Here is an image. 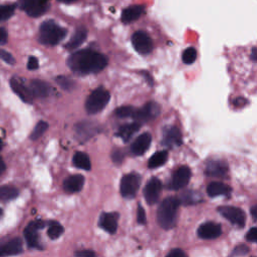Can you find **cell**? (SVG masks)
I'll use <instances>...</instances> for the list:
<instances>
[{
    "instance_id": "6da1fadb",
    "label": "cell",
    "mask_w": 257,
    "mask_h": 257,
    "mask_svg": "<svg viewBox=\"0 0 257 257\" xmlns=\"http://www.w3.org/2000/svg\"><path fill=\"white\" fill-rule=\"evenodd\" d=\"M108 64L106 55L91 49H83L73 53L68 59L69 68L78 75L96 74Z\"/></svg>"
},
{
    "instance_id": "7a4b0ae2",
    "label": "cell",
    "mask_w": 257,
    "mask_h": 257,
    "mask_svg": "<svg viewBox=\"0 0 257 257\" xmlns=\"http://www.w3.org/2000/svg\"><path fill=\"white\" fill-rule=\"evenodd\" d=\"M180 204V200L177 197L166 198L161 203L157 213L158 223L161 227L164 229H171L175 226Z\"/></svg>"
},
{
    "instance_id": "3957f363",
    "label": "cell",
    "mask_w": 257,
    "mask_h": 257,
    "mask_svg": "<svg viewBox=\"0 0 257 257\" xmlns=\"http://www.w3.org/2000/svg\"><path fill=\"white\" fill-rule=\"evenodd\" d=\"M67 36V29L59 26L53 20H47L42 23L40 27L39 41L44 45H56Z\"/></svg>"
},
{
    "instance_id": "277c9868",
    "label": "cell",
    "mask_w": 257,
    "mask_h": 257,
    "mask_svg": "<svg viewBox=\"0 0 257 257\" xmlns=\"http://www.w3.org/2000/svg\"><path fill=\"white\" fill-rule=\"evenodd\" d=\"M110 99H111V94L107 89L103 87L94 89L87 96L86 102V110L87 114L94 115L100 113L106 108V106L110 102Z\"/></svg>"
},
{
    "instance_id": "5b68a950",
    "label": "cell",
    "mask_w": 257,
    "mask_h": 257,
    "mask_svg": "<svg viewBox=\"0 0 257 257\" xmlns=\"http://www.w3.org/2000/svg\"><path fill=\"white\" fill-rule=\"evenodd\" d=\"M18 5L30 17H40L49 8L48 0H18Z\"/></svg>"
},
{
    "instance_id": "8992f818",
    "label": "cell",
    "mask_w": 257,
    "mask_h": 257,
    "mask_svg": "<svg viewBox=\"0 0 257 257\" xmlns=\"http://www.w3.org/2000/svg\"><path fill=\"white\" fill-rule=\"evenodd\" d=\"M141 185V177L138 174L131 173L123 177L120 185V191L123 197L133 198Z\"/></svg>"
},
{
    "instance_id": "52a82bcc",
    "label": "cell",
    "mask_w": 257,
    "mask_h": 257,
    "mask_svg": "<svg viewBox=\"0 0 257 257\" xmlns=\"http://www.w3.org/2000/svg\"><path fill=\"white\" fill-rule=\"evenodd\" d=\"M44 226H45V223L43 220H35L27 225L23 233L29 248L43 249V246L40 243V237L38 232L39 230L43 229Z\"/></svg>"
},
{
    "instance_id": "ba28073f",
    "label": "cell",
    "mask_w": 257,
    "mask_h": 257,
    "mask_svg": "<svg viewBox=\"0 0 257 257\" xmlns=\"http://www.w3.org/2000/svg\"><path fill=\"white\" fill-rule=\"evenodd\" d=\"M218 212L230 223L237 227H244L246 216L243 210L233 206H221L218 208Z\"/></svg>"
},
{
    "instance_id": "9c48e42d",
    "label": "cell",
    "mask_w": 257,
    "mask_h": 257,
    "mask_svg": "<svg viewBox=\"0 0 257 257\" xmlns=\"http://www.w3.org/2000/svg\"><path fill=\"white\" fill-rule=\"evenodd\" d=\"M160 112H161L160 106L157 103L150 102V103L146 104L143 108L136 110L133 118L139 124L147 123V122H150V121L154 120L155 118H157L159 116Z\"/></svg>"
},
{
    "instance_id": "30bf717a",
    "label": "cell",
    "mask_w": 257,
    "mask_h": 257,
    "mask_svg": "<svg viewBox=\"0 0 257 257\" xmlns=\"http://www.w3.org/2000/svg\"><path fill=\"white\" fill-rule=\"evenodd\" d=\"M134 48L140 54H149L153 50V42L144 31H137L132 37Z\"/></svg>"
},
{
    "instance_id": "8fae6325",
    "label": "cell",
    "mask_w": 257,
    "mask_h": 257,
    "mask_svg": "<svg viewBox=\"0 0 257 257\" xmlns=\"http://www.w3.org/2000/svg\"><path fill=\"white\" fill-rule=\"evenodd\" d=\"M228 172V165L226 161L222 159H210L207 161L205 174L209 177L223 178Z\"/></svg>"
},
{
    "instance_id": "7c38bea8",
    "label": "cell",
    "mask_w": 257,
    "mask_h": 257,
    "mask_svg": "<svg viewBox=\"0 0 257 257\" xmlns=\"http://www.w3.org/2000/svg\"><path fill=\"white\" fill-rule=\"evenodd\" d=\"M161 191H162V182L158 178H152L144 189V197L149 205H153L158 202Z\"/></svg>"
},
{
    "instance_id": "4fadbf2b",
    "label": "cell",
    "mask_w": 257,
    "mask_h": 257,
    "mask_svg": "<svg viewBox=\"0 0 257 257\" xmlns=\"http://www.w3.org/2000/svg\"><path fill=\"white\" fill-rule=\"evenodd\" d=\"M190 178H191V170L187 166H182L173 173L168 188L172 190H180L189 183Z\"/></svg>"
},
{
    "instance_id": "5bb4252c",
    "label": "cell",
    "mask_w": 257,
    "mask_h": 257,
    "mask_svg": "<svg viewBox=\"0 0 257 257\" xmlns=\"http://www.w3.org/2000/svg\"><path fill=\"white\" fill-rule=\"evenodd\" d=\"M182 144V135L175 126H168L163 130L162 145L168 148H176Z\"/></svg>"
},
{
    "instance_id": "9a60e30c",
    "label": "cell",
    "mask_w": 257,
    "mask_h": 257,
    "mask_svg": "<svg viewBox=\"0 0 257 257\" xmlns=\"http://www.w3.org/2000/svg\"><path fill=\"white\" fill-rule=\"evenodd\" d=\"M222 233L220 224L215 222L203 223L198 228V236L205 240H212L218 238Z\"/></svg>"
},
{
    "instance_id": "2e32d148",
    "label": "cell",
    "mask_w": 257,
    "mask_h": 257,
    "mask_svg": "<svg viewBox=\"0 0 257 257\" xmlns=\"http://www.w3.org/2000/svg\"><path fill=\"white\" fill-rule=\"evenodd\" d=\"M10 86L12 90L19 96V98L26 104H32L34 102V95L31 94L28 86L18 78H12L10 80Z\"/></svg>"
},
{
    "instance_id": "e0dca14e",
    "label": "cell",
    "mask_w": 257,
    "mask_h": 257,
    "mask_svg": "<svg viewBox=\"0 0 257 257\" xmlns=\"http://www.w3.org/2000/svg\"><path fill=\"white\" fill-rule=\"evenodd\" d=\"M28 88H29L31 94L34 95V98L44 99V98H47L51 92L50 86L47 83L41 81V80L31 81L29 83Z\"/></svg>"
},
{
    "instance_id": "ac0fdd59",
    "label": "cell",
    "mask_w": 257,
    "mask_h": 257,
    "mask_svg": "<svg viewBox=\"0 0 257 257\" xmlns=\"http://www.w3.org/2000/svg\"><path fill=\"white\" fill-rule=\"evenodd\" d=\"M22 240L19 237L10 239L5 243L0 244V257L18 255L22 253Z\"/></svg>"
},
{
    "instance_id": "d6986e66",
    "label": "cell",
    "mask_w": 257,
    "mask_h": 257,
    "mask_svg": "<svg viewBox=\"0 0 257 257\" xmlns=\"http://www.w3.org/2000/svg\"><path fill=\"white\" fill-rule=\"evenodd\" d=\"M96 132H98V127H96V125L87 122L80 123L76 128L77 138L80 140V142H86Z\"/></svg>"
},
{
    "instance_id": "ffe728a7",
    "label": "cell",
    "mask_w": 257,
    "mask_h": 257,
    "mask_svg": "<svg viewBox=\"0 0 257 257\" xmlns=\"http://www.w3.org/2000/svg\"><path fill=\"white\" fill-rule=\"evenodd\" d=\"M119 214L118 213H103L100 218V226L107 232L114 234L118 228Z\"/></svg>"
},
{
    "instance_id": "44dd1931",
    "label": "cell",
    "mask_w": 257,
    "mask_h": 257,
    "mask_svg": "<svg viewBox=\"0 0 257 257\" xmlns=\"http://www.w3.org/2000/svg\"><path fill=\"white\" fill-rule=\"evenodd\" d=\"M152 142V136L149 133L140 135L131 146V152L135 156H142L150 147Z\"/></svg>"
},
{
    "instance_id": "7402d4cb",
    "label": "cell",
    "mask_w": 257,
    "mask_h": 257,
    "mask_svg": "<svg viewBox=\"0 0 257 257\" xmlns=\"http://www.w3.org/2000/svg\"><path fill=\"white\" fill-rule=\"evenodd\" d=\"M85 184V178L82 175H73L63 182V189L68 193L80 192Z\"/></svg>"
},
{
    "instance_id": "603a6c76",
    "label": "cell",
    "mask_w": 257,
    "mask_h": 257,
    "mask_svg": "<svg viewBox=\"0 0 257 257\" xmlns=\"http://www.w3.org/2000/svg\"><path fill=\"white\" fill-rule=\"evenodd\" d=\"M144 11H145V7L143 5H133L128 7L123 11L122 21L126 24L134 22L142 16Z\"/></svg>"
},
{
    "instance_id": "cb8c5ba5",
    "label": "cell",
    "mask_w": 257,
    "mask_h": 257,
    "mask_svg": "<svg viewBox=\"0 0 257 257\" xmlns=\"http://www.w3.org/2000/svg\"><path fill=\"white\" fill-rule=\"evenodd\" d=\"M231 193V188L226 184L220 182H212L207 187V194L210 197L228 196Z\"/></svg>"
},
{
    "instance_id": "d4e9b609",
    "label": "cell",
    "mask_w": 257,
    "mask_h": 257,
    "mask_svg": "<svg viewBox=\"0 0 257 257\" xmlns=\"http://www.w3.org/2000/svg\"><path fill=\"white\" fill-rule=\"evenodd\" d=\"M141 124L139 123H133V124H128L125 126H122L117 133V136L120 137L124 142H128L130 140L139 130H140Z\"/></svg>"
},
{
    "instance_id": "484cf974",
    "label": "cell",
    "mask_w": 257,
    "mask_h": 257,
    "mask_svg": "<svg viewBox=\"0 0 257 257\" xmlns=\"http://www.w3.org/2000/svg\"><path fill=\"white\" fill-rule=\"evenodd\" d=\"M87 37V30L85 27H80L76 30L75 35L71 39V41L66 44V48L68 50H73L81 46Z\"/></svg>"
},
{
    "instance_id": "4316f807",
    "label": "cell",
    "mask_w": 257,
    "mask_h": 257,
    "mask_svg": "<svg viewBox=\"0 0 257 257\" xmlns=\"http://www.w3.org/2000/svg\"><path fill=\"white\" fill-rule=\"evenodd\" d=\"M73 163L76 167L88 171L91 168L90 165V161H89V157L83 152H77L73 158Z\"/></svg>"
},
{
    "instance_id": "83f0119b",
    "label": "cell",
    "mask_w": 257,
    "mask_h": 257,
    "mask_svg": "<svg viewBox=\"0 0 257 257\" xmlns=\"http://www.w3.org/2000/svg\"><path fill=\"white\" fill-rule=\"evenodd\" d=\"M167 159H168V152L167 151H159L150 158L148 167L150 169H156L160 166L164 165L167 162Z\"/></svg>"
},
{
    "instance_id": "f1b7e54d",
    "label": "cell",
    "mask_w": 257,
    "mask_h": 257,
    "mask_svg": "<svg viewBox=\"0 0 257 257\" xmlns=\"http://www.w3.org/2000/svg\"><path fill=\"white\" fill-rule=\"evenodd\" d=\"M19 194L17 188L13 186H2L0 187V201L8 202L15 199Z\"/></svg>"
},
{
    "instance_id": "f546056e",
    "label": "cell",
    "mask_w": 257,
    "mask_h": 257,
    "mask_svg": "<svg viewBox=\"0 0 257 257\" xmlns=\"http://www.w3.org/2000/svg\"><path fill=\"white\" fill-rule=\"evenodd\" d=\"M15 9H16L15 3L0 5V22H3L9 19L14 14Z\"/></svg>"
},
{
    "instance_id": "4dcf8cb0",
    "label": "cell",
    "mask_w": 257,
    "mask_h": 257,
    "mask_svg": "<svg viewBox=\"0 0 257 257\" xmlns=\"http://www.w3.org/2000/svg\"><path fill=\"white\" fill-rule=\"evenodd\" d=\"M63 231H64V229L59 223L52 221V222L49 223L47 235L50 239H57L58 237H60L62 235Z\"/></svg>"
},
{
    "instance_id": "1f68e13d",
    "label": "cell",
    "mask_w": 257,
    "mask_h": 257,
    "mask_svg": "<svg viewBox=\"0 0 257 257\" xmlns=\"http://www.w3.org/2000/svg\"><path fill=\"white\" fill-rule=\"evenodd\" d=\"M48 128V124L46 122H43V121H41L37 126L36 128H34V131H32V133L30 134V139L31 140H38L40 139Z\"/></svg>"
},
{
    "instance_id": "d6a6232c",
    "label": "cell",
    "mask_w": 257,
    "mask_h": 257,
    "mask_svg": "<svg viewBox=\"0 0 257 257\" xmlns=\"http://www.w3.org/2000/svg\"><path fill=\"white\" fill-rule=\"evenodd\" d=\"M179 200H180V203H183L185 205H191V204H194L196 202H199L200 198L195 192L187 191V192L184 193V194H182L181 199H179Z\"/></svg>"
},
{
    "instance_id": "836d02e7",
    "label": "cell",
    "mask_w": 257,
    "mask_h": 257,
    "mask_svg": "<svg viewBox=\"0 0 257 257\" xmlns=\"http://www.w3.org/2000/svg\"><path fill=\"white\" fill-rule=\"evenodd\" d=\"M197 58V51L194 47H189L187 48L182 55L183 62L186 64H192Z\"/></svg>"
},
{
    "instance_id": "e575fe53",
    "label": "cell",
    "mask_w": 257,
    "mask_h": 257,
    "mask_svg": "<svg viewBox=\"0 0 257 257\" xmlns=\"http://www.w3.org/2000/svg\"><path fill=\"white\" fill-rule=\"evenodd\" d=\"M55 82L56 84L64 90H71L74 88L75 86V83L68 77H64V76H60V77H57L55 79Z\"/></svg>"
},
{
    "instance_id": "d590c367",
    "label": "cell",
    "mask_w": 257,
    "mask_h": 257,
    "mask_svg": "<svg viewBox=\"0 0 257 257\" xmlns=\"http://www.w3.org/2000/svg\"><path fill=\"white\" fill-rule=\"evenodd\" d=\"M136 109L134 107L131 106H126V107H121L118 108L115 112L116 116L119 118H128V117H133L134 113H135Z\"/></svg>"
},
{
    "instance_id": "8d00e7d4",
    "label": "cell",
    "mask_w": 257,
    "mask_h": 257,
    "mask_svg": "<svg viewBox=\"0 0 257 257\" xmlns=\"http://www.w3.org/2000/svg\"><path fill=\"white\" fill-rule=\"evenodd\" d=\"M0 59H2L6 63L10 64V66H13L15 63V59L13 55L4 49H0Z\"/></svg>"
},
{
    "instance_id": "74e56055",
    "label": "cell",
    "mask_w": 257,
    "mask_h": 257,
    "mask_svg": "<svg viewBox=\"0 0 257 257\" xmlns=\"http://www.w3.org/2000/svg\"><path fill=\"white\" fill-rule=\"evenodd\" d=\"M249 252V248L246 245H239L237 247H235V249L233 250V252L231 253V255L233 256H242V255H246Z\"/></svg>"
},
{
    "instance_id": "f35d334b",
    "label": "cell",
    "mask_w": 257,
    "mask_h": 257,
    "mask_svg": "<svg viewBox=\"0 0 257 257\" xmlns=\"http://www.w3.org/2000/svg\"><path fill=\"white\" fill-rule=\"evenodd\" d=\"M137 220H138V223L139 224H146L147 222V217H146V212H145V209L139 205L138 207V212H137Z\"/></svg>"
},
{
    "instance_id": "ab89813d",
    "label": "cell",
    "mask_w": 257,
    "mask_h": 257,
    "mask_svg": "<svg viewBox=\"0 0 257 257\" xmlns=\"http://www.w3.org/2000/svg\"><path fill=\"white\" fill-rule=\"evenodd\" d=\"M39 67H40L39 59L35 56H30L28 58V62H27V69L30 71H36L39 69Z\"/></svg>"
},
{
    "instance_id": "60d3db41",
    "label": "cell",
    "mask_w": 257,
    "mask_h": 257,
    "mask_svg": "<svg viewBox=\"0 0 257 257\" xmlns=\"http://www.w3.org/2000/svg\"><path fill=\"white\" fill-rule=\"evenodd\" d=\"M124 157H125V154L122 150H115L112 153V159L115 163H122Z\"/></svg>"
},
{
    "instance_id": "b9f144b4",
    "label": "cell",
    "mask_w": 257,
    "mask_h": 257,
    "mask_svg": "<svg viewBox=\"0 0 257 257\" xmlns=\"http://www.w3.org/2000/svg\"><path fill=\"white\" fill-rule=\"evenodd\" d=\"M246 240L252 243H255L257 240V229L256 227H252L246 234Z\"/></svg>"
},
{
    "instance_id": "7bdbcfd3",
    "label": "cell",
    "mask_w": 257,
    "mask_h": 257,
    "mask_svg": "<svg viewBox=\"0 0 257 257\" xmlns=\"http://www.w3.org/2000/svg\"><path fill=\"white\" fill-rule=\"evenodd\" d=\"M75 255L78 257H94L95 253L91 250H81V251H77Z\"/></svg>"
},
{
    "instance_id": "ee69618b",
    "label": "cell",
    "mask_w": 257,
    "mask_h": 257,
    "mask_svg": "<svg viewBox=\"0 0 257 257\" xmlns=\"http://www.w3.org/2000/svg\"><path fill=\"white\" fill-rule=\"evenodd\" d=\"M168 257H185L186 253L182 249H173L167 254Z\"/></svg>"
},
{
    "instance_id": "f6af8a7d",
    "label": "cell",
    "mask_w": 257,
    "mask_h": 257,
    "mask_svg": "<svg viewBox=\"0 0 257 257\" xmlns=\"http://www.w3.org/2000/svg\"><path fill=\"white\" fill-rule=\"evenodd\" d=\"M7 42V31L3 27H0V44H4Z\"/></svg>"
},
{
    "instance_id": "bcb514c9",
    "label": "cell",
    "mask_w": 257,
    "mask_h": 257,
    "mask_svg": "<svg viewBox=\"0 0 257 257\" xmlns=\"http://www.w3.org/2000/svg\"><path fill=\"white\" fill-rule=\"evenodd\" d=\"M246 103H247V101H246L245 99H243V98H237V99L234 101V105L237 106V107H242V106H244Z\"/></svg>"
},
{
    "instance_id": "7dc6e473",
    "label": "cell",
    "mask_w": 257,
    "mask_h": 257,
    "mask_svg": "<svg viewBox=\"0 0 257 257\" xmlns=\"http://www.w3.org/2000/svg\"><path fill=\"white\" fill-rule=\"evenodd\" d=\"M6 169V165L4 163V161L2 160V158H0V175H1Z\"/></svg>"
},
{
    "instance_id": "c3c4849f",
    "label": "cell",
    "mask_w": 257,
    "mask_h": 257,
    "mask_svg": "<svg viewBox=\"0 0 257 257\" xmlns=\"http://www.w3.org/2000/svg\"><path fill=\"white\" fill-rule=\"evenodd\" d=\"M251 215H252L253 220L256 221V217H257V207H256V205H254V206L251 208Z\"/></svg>"
},
{
    "instance_id": "681fc988",
    "label": "cell",
    "mask_w": 257,
    "mask_h": 257,
    "mask_svg": "<svg viewBox=\"0 0 257 257\" xmlns=\"http://www.w3.org/2000/svg\"><path fill=\"white\" fill-rule=\"evenodd\" d=\"M256 47L252 48V52H251V58L253 61H256Z\"/></svg>"
},
{
    "instance_id": "f907efd6",
    "label": "cell",
    "mask_w": 257,
    "mask_h": 257,
    "mask_svg": "<svg viewBox=\"0 0 257 257\" xmlns=\"http://www.w3.org/2000/svg\"><path fill=\"white\" fill-rule=\"evenodd\" d=\"M58 1L63 2V3H72V2H75L76 0H58Z\"/></svg>"
},
{
    "instance_id": "816d5d0a",
    "label": "cell",
    "mask_w": 257,
    "mask_h": 257,
    "mask_svg": "<svg viewBox=\"0 0 257 257\" xmlns=\"http://www.w3.org/2000/svg\"><path fill=\"white\" fill-rule=\"evenodd\" d=\"M2 214H3V211H2V209H1V208H0V218H1Z\"/></svg>"
},
{
    "instance_id": "f5cc1de1",
    "label": "cell",
    "mask_w": 257,
    "mask_h": 257,
    "mask_svg": "<svg viewBox=\"0 0 257 257\" xmlns=\"http://www.w3.org/2000/svg\"><path fill=\"white\" fill-rule=\"evenodd\" d=\"M2 150V143H1V141H0V151Z\"/></svg>"
}]
</instances>
